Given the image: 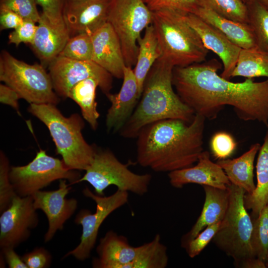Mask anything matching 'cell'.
Here are the masks:
<instances>
[{
  "label": "cell",
  "instance_id": "obj_1",
  "mask_svg": "<svg viewBox=\"0 0 268 268\" xmlns=\"http://www.w3.org/2000/svg\"><path fill=\"white\" fill-rule=\"evenodd\" d=\"M221 67L215 59L174 67L172 83L177 94L195 114L205 119H215L224 106H230L240 119L258 121L268 126V79L231 82L217 74Z\"/></svg>",
  "mask_w": 268,
  "mask_h": 268
},
{
  "label": "cell",
  "instance_id": "obj_2",
  "mask_svg": "<svg viewBox=\"0 0 268 268\" xmlns=\"http://www.w3.org/2000/svg\"><path fill=\"white\" fill-rule=\"evenodd\" d=\"M205 120L195 114L191 122L167 119L144 127L136 137L137 163L157 172L192 166L203 151Z\"/></svg>",
  "mask_w": 268,
  "mask_h": 268
},
{
  "label": "cell",
  "instance_id": "obj_3",
  "mask_svg": "<svg viewBox=\"0 0 268 268\" xmlns=\"http://www.w3.org/2000/svg\"><path fill=\"white\" fill-rule=\"evenodd\" d=\"M174 67L161 57L154 64L145 80L139 102L120 131L122 137L136 138L144 127L161 120L192 121L195 112L173 89Z\"/></svg>",
  "mask_w": 268,
  "mask_h": 268
},
{
  "label": "cell",
  "instance_id": "obj_4",
  "mask_svg": "<svg viewBox=\"0 0 268 268\" xmlns=\"http://www.w3.org/2000/svg\"><path fill=\"white\" fill-rule=\"evenodd\" d=\"M53 104H30L28 111L47 127L56 151L65 165L73 170H84L92 161L97 147L84 138V123L76 113L65 117Z\"/></svg>",
  "mask_w": 268,
  "mask_h": 268
},
{
  "label": "cell",
  "instance_id": "obj_5",
  "mask_svg": "<svg viewBox=\"0 0 268 268\" xmlns=\"http://www.w3.org/2000/svg\"><path fill=\"white\" fill-rule=\"evenodd\" d=\"M185 11L164 9L152 12L153 25L161 58L174 67H186L205 61L208 50L188 24Z\"/></svg>",
  "mask_w": 268,
  "mask_h": 268
},
{
  "label": "cell",
  "instance_id": "obj_6",
  "mask_svg": "<svg viewBox=\"0 0 268 268\" xmlns=\"http://www.w3.org/2000/svg\"><path fill=\"white\" fill-rule=\"evenodd\" d=\"M228 188V207L212 241L238 267L242 262L256 257L251 244L253 222L244 205L245 191L231 183Z\"/></svg>",
  "mask_w": 268,
  "mask_h": 268
},
{
  "label": "cell",
  "instance_id": "obj_7",
  "mask_svg": "<svg viewBox=\"0 0 268 268\" xmlns=\"http://www.w3.org/2000/svg\"><path fill=\"white\" fill-rule=\"evenodd\" d=\"M0 80L30 104L57 105L60 102L49 73L42 65L28 64L5 50L0 56Z\"/></svg>",
  "mask_w": 268,
  "mask_h": 268
},
{
  "label": "cell",
  "instance_id": "obj_8",
  "mask_svg": "<svg viewBox=\"0 0 268 268\" xmlns=\"http://www.w3.org/2000/svg\"><path fill=\"white\" fill-rule=\"evenodd\" d=\"M151 179L150 174L132 172L110 150L97 148L92 161L76 183H89L99 196H104V190L111 185L118 190L143 196L147 192Z\"/></svg>",
  "mask_w": 268,
  "mask_h": 268
},
{
  "label": "cell",
  "instance_id": "obj_9",
  "mask_svg": "<svg viewBox=\"0 0 268 268\" xmlns=\"http://www.w3.org/2000/svg\"><path fill=\"white\" fill-rule=\"evenodd\" d=\"M9 177L16 195L22 197L32 196L57 180H67L72 185L81 178L77 170L69 169L62 159L43 149L27 165L10 167Z\"/></svg>",
  "mask_w": 268,
  "mask_h": 268
},
{
  "label": "cell",
  "instance_id": "obj_10",
  "mask_svg": "<svg viewBox=\"0 0 268 268\" xmlns=\"http://www.w3.org/2000/svg\"><path fill=\"white\" fill-rule=\"evenodd\" d=\"M152 22V12L142 0H112L108 22L119 39L126 66H135L137 42Z\"/></svg>",
  "mask_w": 268,
  "mask_h": 268
},
{
  "label": "cell",
  "instance_id": "obj_11",
  "mask_svg": "<svg viewBox=\"0 0 268 268\" xmlns=\"http://www.w3.org/2000/svg\"><path fill=\"white\" fill-rule=\"evenodd\" d=\"M83 195L93 200L96 204L94 213L88 209H82L76 215L74 222L82 226V234L79 244L63 257L72 256L79 261H84L90 256L94 247L99 228L106 218L113 211L128 201V192L117 190L109 196H99L93 193L88 188L83 190Z\"/></svg>",
  "mask_w": 268,
  "mask_h": 268
},
{
  "label": "cell",
  "instance_id": "obj_12",
  "mask_svg": "<svg viewBox=\"0 0 268 268\" xmlns=\"http://www.w3.org/2000/svg\"><path fill=\"white\" fill-rule=\"evenodd\" d=\"M55 92L60 97L68 98L71 88L89 78L100 82V88L106 95L112 88V75L92 61H78L58 56L49 64Z\"/></svg>",
  "mask_w": 268,
  "mask_h": 268
},
{
  "label": "cell",
  "instance_id": "obj_13",
  "mask_svg": "<svg viewBox=\"0 0 268 268\" xmlns=\"http://www.w3.org/2000/svg\"><path fill=\"white\" fill-rule=\"evenodd\" d=\"M32 196H15L0 217V247L15 248L26 241L39 218Z\"/></svg>",
  "mask_w": 268,
  "mask_h": 268
},
{
  "label": "cell",
  "instance_id": "obj_14",
  "mask_svg": "<svg viewBox=\"0 0 268 268\" xmlns=\"http://www.w3.org/2000/svg\"><path fill=\"white\" fill-rule=\"evenodd\" d=\"M71 189L66 183V180L62 179L57 190H40L32 196L35 208L42 210L48 220V229L44 236L45 243L50 241L58 230H63L64 224L77 207L76 199L66 198Z\"/></svg>",
  "mask_w": 268,
  "mask_h": 268
},
{
  "label": "cell",
  "instance_id": "obj_15",
  "mask_svg": "<svg viewBox=\"0 0 268 268\" xmlns=\"http://www.w3.org/2000/svg\"><path fill=\"white\" fill-rule=\"evenodd\" d=\"M112 0H66L63 16L70 37L92 34L108 22Z\"/></svg>",
  "mask_w": 268,
  "mask_h": 268
},
{
  "label": "cell",
  "instance_id": "obj_16",
  "mask_svg": "<svg viewBox=\"0 0 268 268\" xmlns=\"http://www.w3.org/2000/svg\"><path fill=\"white\" fill-rule=\"evenodd\" d=\"M188 24L197 32L204 47L216 54L223 67L220 76L229 80L236 66L241 48L218 29L194 13L184 12Z\"/></svg>",
  "mask_w": 268,
  "mask_h": 268
},
{
  "label": "cell",
  "instance_id": "obj_17",
  "mask_svg": "<svg viewBox=\"0 0 268 268\" xmlns=\"http://www.w3.org/2000/svg\"><path fill=\"white\" fill-rule=\"evenodd\" d=\"M123 79L118 93L106 95L111 103L105 121L108 132H120L133 113L141 95L132 67L125 66Z\"/></svg>",
  "mask_w": 268,
  "mask_h": 268
},
{
  "label": "cell",
  "instance_id": "obj_18",
  "mask_svg": "<svg viewBox=\"0 0 268 268\" xmlns=\"http://www.w3.org/2000/svg\"><path fill=\"white\" fill-rule=\"evenodd\" d=\"M195 166L168 173L169 183L176 188H181L188 184H197L221 189H226L230 182L222 168L210 159L207 151L200 155Z\"/></svg>",
  "mask_w": 268,
  "mask_h": 268
},
{
  "label": "cell",
  "instance_id": "obj_19",
  "mask_svg": "<svg viewBox=\"0 0 268 268\" xmlns=\"http://www.w3.org/2000/svg\"><path fill=\"white\" fill-rule=\"evenodd\" d=\"M93 53L92 61L112 76L123 78L126 66L119 39L108 22L91 35Z\"/></svg>",
  "mask_w": 268,
  "mask_h": 268
},
{
  "label": "cell",
  "instance_id": "obj_20",
  "mask_svg": "<svg viewBox=\"0 0 268 268\" xmlns=\"http://www.w3.org/2000/svg\"><path fill=\"white\" fill-rule=\"evenodd\" d=\"M140 246L131 245L128 239L113 230L100 238L96 248L98 257L92 261L96 268H131L138 255Z\"/></svg>",
  "mask_w": 268,
  "mask_h": 268
},
{
  "label": "cell",
  "instance_id": "obj_21",
  "mask_svg": "<svg viewBox=\"0 0 268 268\" xmlns=\"http://www.w3.org/2000/svg\"><path fill=\"white\" fill-rule=\"evenodd\" d=\"M34 38L30 44L34 53L44 64L57 57L70 37L66 24L55 25L42 13L38 21Z\"/></svg>",
  "mask_w": 268,
  "mask_h": 268
},
{
  "label": "cell",
  "instance_id": "obj_22",
  "mask_svg": "<svg viewBox=\"0 0 268 268\" xmlns=\"http://www.w3.org/2000/svg\"><path fill=\"white\" fill-rule=\"evenodd\" d=\"M205 193V200L201 213L190 231L185 235L181 241L185 247L207 226L221 222L226 213L230 193L228 188L219 189L208 186H202Z\"/></svg>",
  "mask_w": 268,
  "mask_h": 268
},
{
  "label": "cell",
  "instance_id": "obj_23",
  "mask_svg": "<svg viewBox=\"0 0 268 268\" xmlns=\"http://www.w3.org/2000/svg\"><path fill=\"white\" fill-rule=\"evenodd\" d=\"M194 13L216 28L241 49L257 47L254 34L249 24L225 18L203 4H199Z\"/></svg>",
  "mask_w": 268,
  "mask_h": 268
},
{
  "label": "cell",
  "instance_id": "obj_24",
  "mask_svg": "<svg viewBox=\"0 0 268 268\" xmlns=\"http://www.w3.org/2000/svg\"><path fill=\"white\" fill-rule=\"evenodd\" d=\"M261 145H252L241 156L233 159L219 160L217 163L224 170L230 183L243 189L247 194L255 189L254 181V163Z\"/></svg>",
  "mask_w": 268,
  "mask_h": 268
},
{
  "label": "cell",
  "instance_id": "obj_25",
  "mask_svg": "<svg viewBox=\"0 0 268 268\" xmlns=\"http://www.w3.org/2000/svg\"><path fill=\"white\" fill-rule=\"evenodd\" d=\"M257 183L251 194L245 193L244 205L251 210V217H257L261 210L268 204V132L259 149L256 165Z\"/></svg>",
  "mask_w": 268,
  "mask_h": 268
},
{
  "label": "cell",
  "instance_id": "obj_26",
  "mask_svg": "<svg viewBox=\"0 0 268 268\" xmlns=\"http://www.w3.org/2000/svg\"><path fill=\"white\" fill-rule=\"evenodd\" d=\"M138 51L133 71L142 94L146 76L155 62L161 57V51L154 28L150 24L138 41Z\"/></svg>",
  "mask_w": 268,
  "mask_h": 268
},
{
  "label": "cell",
  "instance_id": "obj_27",
  "mask_svg": "<svg viewBox=\"0 0 268 268\" xmlns=\"http://www.w3.org/2000/svg\"><path fill=\"white\" fill-rule=\"evenodd\" d=\"M100 87L99 81L95 78H89L79 81L70 90L68 98L74 101L80 107L82 118L93 130L98 126L100 113L95 100L96 90Z\"/></svg>",
  "mask_w": 268,
  "mask_h": 268
},
{
  "label": "cell",
  "instance_id": "obj_28",
  "mask_svg": "<svg viewBox=\"0 0 268 268\" xmlns=\"http://www.w3.org/2000/svg\"><path fill=\"white\" fill-rule=\"evenodd\" d=\"M252 79L264 76L268 79V53L257 47L241 49L231 77Z\"/></svg>",
  "mask_w": 268,
  "mask_h": 268
},
{
  "label": "cell",
  "instance_id": "obj_29",
  "mask_svg": "<svg viewBox=\"0 0 268 268\" xmlns=\"http://www.w3.org/2000/svg\"><path fill=\"white\" fill-rule=\"evenodd\" d=\"M168 263L167 248L157 234L152 240L140 246L138 255L131 268H165Z\"/></svg>",
  "mask_w": 268,
  "mask_h": 268
},
{
  "label": "cell",
  "instance_id": "obj_30",
  "mask_svg": "<svg viewBox=\"0 0 268 268\" xmlns=\"http://www.w3.org/2000/svg\"><path fill=\"white\" fill-rule=\"evenodd\" d=\"M245 2L257 47L268 53V9L259 0H247Z\"/></svg>",
  "mask_w": 268,
  "mask_h": 268
},
{
  "label": "cell",
  "instance_id": "obj_31",
  "mask_svg": "<svg viewBox=\"0 0 268 268\" xmlns=\"http://www.w3.org/2000/svg\"><path fill=\"white\" fill-rule=\"evenodd\" d=\"M252 219V248L255 256L266 263L268 262V204L263 208L257 217Z\"/></svg>",
  "mask_w": 268,
  "mask_h": 268
},
{
  "label": "cell",
  "instance_id": "obj_32",
  "mask_svg": "<svg viewBox=\"0 0 268 268\" xmlns=\"http://www.w3.org/2000/svg\"><path fill=\"white\" fill-rule=\"evenodd\" d=\"M199 3L225 18L249 24L248 6L243 0H199Z\"/></svg>",
  "mask_w": 268,
  "mask_h": 268
},
{
  "label": "cell",
  "instance_id": "obj_33",
  "mask_svg": "<svg viewBox=\"0 0 268 268\" xmlns=\"http://www.w3.org/2000/svg\"><path fill=\"white\" fill-rule=\"evenodd\" d=\"M93 47L91 35L80 33L70 37L59 56L78 61H92Z\"/></svg>",
  "mask_w": 268,
  "mask_h": 268
},
{
  "label": "cell",
  "instance_id": "obj_34",
  "mask_svg": "<svg viewBox=\"0 0 268 268\" xmlns=\"http://www.w3.org/2000/svg\"><path fill=\"white\" fill-rule=\"evenodd\" d=\"M10 167L8 158L0 152V212L4 211L16 196L9 177Z\"/></svg>",
  "mask_w": 268,
  "mask_h": 268
},
{
  "label": "cell",
  "instance_id": "obj_35",
  "mask_svg": "<svg viewBox=\"0 0 268 268\" xmlns=\"http://www.w3.org/2000/svg\"><path fill=\"white\" fill-rule=\"evenodd\" d=\"M35 0H0V7L9 9L24 19L38 22L40 17Z\"/></svg>",
  "mask_w": 268,
  "mask_h": 268
},
{
  "label": "cell",
  "instance_id": "obj_36",
  "mask_svg": "<svg viewBox=\"0 0 268 268\" xmlns=\"http://www.w3.org/2000/svg\"><path fill=\"white\" fill-rule=\"evenodd\" d=\"M236 143L233 137L225 132H218L212 136L210 148L213 156L219 160L225 159L234 151Z\"/></svg>",
  "mask_w": 268,
  "mask_h": 268
},
{
  "label": "cell",
  "instance_id": "obj_37",
  "mask_svg": "<svg viewBox=\"0 0 268 268\" xmlns=\"http://www.w3.org/2000/svg\"><path fill=\"white\" fill-rule=\"evenodd\" d=\"M148 8L154 12L164 9H173L194 13L199 0H142Z\"/></svg>",
  "mask_w": 268,
  "mask_h": 268
},
{
  "label": "cell",
  "instance_id": "obj_38",
  "mask_svg": "<svg viewBox=\"0 0 268 268\" xmlns=\"http://www.w3.org/2000/svg\"><path fill=\"white\" fill-rule=\"evenodd\" d=\"M221 222L207 226L204 230L186 244L184 248L190 258H193L199 255L212 241L219 229Z\"/></svg>",
  "mask_w": 268,
  "mask_h": 268
},
{
  "label": "cell",
  "instance_id": "obj_39",
  "mask_svg": "<svg viewBox=\"0 0 268 268\" xmlns=\"http://www.w3.org/2000/svg\"><path fill=\"white\" fill-rule=\"evenodd\" d=\"M42 9V13L51 23L55 25L65 23L63 12L66 0H35Z\"/></svg>",
  "mask_w": 268,
  "mask_h": 268
},
{
  "label": "cell",
  "instance_id": "obj_40",
  "mask_svg": "<svg viewBox=\"0 0 268 268\" xmlns=\"http://www.w3.org/2000/svg\"><path fill=\"white\" fill-rule=\"evenodd\" d=\"M30 19H24L23 22L8 35L10 44L18 46L22 43L31 44L35 35L37 25Z\"/></svg>",
  "mask_w": 268,
  "mask_h": 268
},
{
  "label": "cell",
  "instance_id": "obj_41",
  "mask_svg": "<svg viewBox=\"0 0 268 268\" xmlns=\"http://www.w3.org/2000/svg\"><path fill=\"white\" fill-rule=\"evenodd\" d=\"M21 258L28 268H48L52 262L51 254L43 247L36 248Z\"/></svg>",
  "mask_w": 268,
  "mask_h": 268
},
{
  "label": "cell",
  "instance_id": "obj_42",
  "mask_svg": "<svg viewBox=\"0 0 268 268\" xmlns=\"http://www.w3.org/2000/svg\"><path fill=\"white\" fill-rule=\"evenodd\" d=\"M24 19L14 11L0 7V30L15 29L23 21Z\"/></svg>",
  "mask_w": 268,
  "mask_h": 268
},
{
  "label": "cell",
  "instance_id": "obj_43",
  "mask_svg": "<svg viewBox=\"0 0 268 268\" xmlns=\"http://www.w3.org/2000/svg\"><path fill=\"white\" fill-rule=\"evenodd\" d=\"M18 94L13 89L5 84H0V102L14 109L20 115Z\"/></svg>",
  "mask_w": 268,
  "mask_h": 268
},
{
  "label": "cell",
  "instance_id": "obj_44",
  "mask_svg": "<svg viewBox=\"0 0 268 268\" xmlns=\"http://www.w3.org/2000/svg\"><path fill=\"white\" fill-rule=\"evenodd\" d=\"M1 249L0 254L3 255L5 263L9 268H28L22 258L14 251V248L5 247Z\"/></svg>",
  "mask_w": 268,
  "mask_h": 268
},
{
  "label": "cell",
  "instance_id": "obj_45",
  "mask_svg": "<svg viewBox=\"0 0 268 268\" xmlns=\"http://www.w3.org/2000/svg\"><path fill=\"white\" fill-rule=\"evenodd\" d=\"M238 267L242 268H266V263L261 259L254 257L242 262Z\"/></svg>",
  "mask_w": 268,
  "mask_h": 268
},
{
  "label": "cell",
  "instance_id": "obj_46",
  "mask_svg": "<svg viewBox=\"0 0 268 268\" xmlns=\"http://www.w3.org/2000/svg\"><path fill=\"white\" fill-rule=\"evenodd\" d=\"M259 0L268 9V0Z\"/></svg>",
  "mask_w": 268,
  "mask_h": 268
},
{
  "label": "cell",
  "instance_id": "obj_47",
  "mask_svg": "<svg viewBox=\"0 0 268 268\" xmlns=\"http://www.w3.org/2000/svg\"><path fill=\"white\" fill-rule=\"evenodd\" d=\"M267 268H268V262L266 263Z\"/></svg>",
  "mask_w": 268,
  "mask_h": 268
},
{
  "label": "cell",
  "instance_id": "obj_48",
  "mask_svg": "<svg viewBox=\"0 0 268 268\" xmlns=\"http://www.w3.org/2000/svg\"><path fill=\"white\" fill-rule=\"evenodd\" d=\"M243 0L244 1H245L247 0Z\"/></svg>",
  "mask_w": 268,
  "mask_h": 268
},
{
  "label": "cell",
  "instance_id": "obj_49",
  "mask_svg": "<svg viewBox=\"0 0 268 268\" xmlns=\"http://www.w3.org/2000/svg\"></svg>",
  "mask_w": 268,
  "mask_h": 268
}]
</instances>
